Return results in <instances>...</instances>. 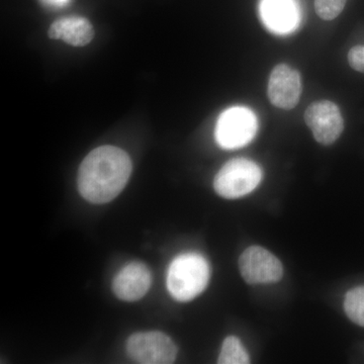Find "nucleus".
Returning <instances> with one entry per match:
<instances>
[{
  "mask_svg": "<svg viewBox=\"0 0 364 364\" xmlns=\"http://www.w3.org/2000/svg\"><path fill=\"white\" fill-rule=\"evenodd\" d=\"M127 354L136 363L170 364L176 361L177 347L162 332L135 333L126 344Z\"/></svg>",
  "mask_w": 364,
  "mask_h": 364,
  "instance_id": "obj_5",
  "label": "nucleus"
},
{
  "mask_svg": "<svg viewBox=\"0 0 364 364\" xmlns=\"http://www.w3.org/2000/svg\"><path fill=\"white\" fill-rule=\"evenodd\" d=\"M262 179V170L251 160H230L215 177V193L228 200L242 198L252 193Z\"/></svg>",
  "mask_w": 364,
  "mask_h": 364,
  "instance_id": "obj_3",
  "label": "nucleus"
},
{
  "mask_svg": "<svg viewBox=\"0 0 364 364\" xmlns=\"http://www.w3.org/2000/svg\"><path fill=\"white\" fill-rule=\"evenodd\" d=\"M42 1L47 4V6L61 7L68 4L70 0H42Z\"/></svg>",
  "mask_w": 364,
  "mask_h": 364,
  "instance_id": "obj_16",
  "label": "nucleus"
},
{
  "mask_svg": "<svg viewBox=\"0 0 364 364\" xmlns=\"http://www.w3.org/2000/svg\"><path fill=\"white\" fill-rule=\"evenodd\" d=\"M349 65L353 70L364 73V46H355L348 53Z\"/></svg>",
  "mask_w": 364,
  "mask_h": 364,
  "instance_id": "obj_15",
  "label": "nucleus"
},
{
  "mask_svg": "<svg viewBox=\"0 0 364 364\" xmlns=\"http://www.w3.org/2000/svg\"><path fill=\"white\" fill-rule=\"evenodd\" d=\"M301 79L299 71L287 64L275 66L268 80L267 95L270 102L279 109H293L301 95Z\"/></svg>",
  "mask_w": 364,
  "mask_h": 364,
  "instance_id": "obj_8",
  "label": "nucleus"
},
{
  "mask_svg": "<svg viewBox=\"0 0 364 364\" xmlns=\"http://www.w3.org/2000/svg\"><path fill=\"white\" fill-rule=\"evenodd\" d=\"M347 0H315L316 13L324 21H333L343 11Z\"/></svg>",
  "mask_w": 364,
  "mask_h": 364,
  "instance_id": "obj_14",
  "label": "nucleus"
},
{
  "mask_svg": "<svg viewBox=\"0 0 364 364\" xmlns=\"http://www.w3.org/2000/svg\"><path fill=\"white\" fill-rule=\"evenodd\" d=\"M50 39L62 40L74 47H85L95 37V31L87 18L71 16L55 21L48 32Z\"/></svg>",
  "mask_w": 364,
  "mask_h": 364,
  "instance_id": "obj_11",
  "label": "nucleus"
},
{
  "mask_svg": "<svg viewBox=\"0 0 364 364\" xmlns=\"http://www.w3.org/2000/svg\"><path fill=\"white\" fill-rule=\"evenodd\" d=\"M257 127V119L250 109L231 107L223 112L218 119L215 140L224 149H239L253 140Z\"/></svg>",
  "mask_w": 364,
  "mask_h": 364,
  "instance_id": "obj_4",
  "label": "nucleus"
},
{
  "mask_svg": "<svg viewBox=\"0 0 364 364\" xmlns=\"http://www.w3.org/2000/svg\"><path fill=\"white\" fill-rule=\"evenodd\" d=\"M249 363H250V358L240 340L235 336L227 337L223 343L218 363L247 364Z\"/></svg>",
  "mask_w": 364,
  "mask_h": 364,
  "instance_id": "obj_12",
  "label": "nucleus"
},
{
  "mask_svg": "<svg viewBox=\"0 0 364 364\" xmlns=\"http://www.w3.org/2000/svg\"><path fill=\"white\" fill-rule=\"evenodd\" d=\"M151 284L152 275L149 268L144 263L131 262L114 277L112 291L122 301H136L148 293Z\"/></svg>",
  "mask_w": 364,
  "mask_h": 364,
  "instance_id": "obj_9",
  "label": "nucleus"
},
{
  "mask_svg": "<svg viewBox=\"0 0 364 364\" xmlns=\"http://www.w3.org/2000/svg\"><path fill=\"white\" fill-rule=\"evenodd\" d=\"M306 126L314 138L322 145L329 146L343 133L344 119L339 107L330 100H320L309 105L305 112Z\"/></svg>",
  "mask_w": 364,
  "mask_h": 364,
  "instance_id": "obj_6",
  "label": "nucleus"
},
{
  "mask_svg": "<svg viewBox=\"0 0 364 364\" xmlns=\"http://www.w3.org/2000/svg\"><path fill=\"white\" fill-rule=\"evenodd\" d=\"M131 158L114 146L91 151L78 170V191L91 203H107L116 198L130 178Z\"/></svg>",
  "mask_w": 364,
  "mask_h": 364,
  "instance_id": "obj_1",
  "label": "nucleus"
},
{
  "mask_svg": "<svg viewBox=\"0 0 364 364\" xmlns=\"http://www.w3.org/2000/svg\"><path fill=\"white\" fill-rule=\"evenodd\" d=\"M344 310L352 322L364 327V287H354L346 294Z\"/></svg>",
  "mask_w": 364,
  "mask_h": 364,
  "instance_id": "obj_13",
  "label": "nucleus"
},
{
  "mask_svg": "<svg viewBox=\"0 0 364 364\" xmlns=\"http://www.w3.org/2000/svg\"><path fill=\"white\" fill-rule=\"evenodd\" d=\"M263 23L274 33H289L298 26L299 14L294 0H262Z\"/></svg>",
  "mask_w": 364,
  "mask_h": 364,
  "instance_id": "obj_10",
  "label": "nucleus"
},
{
  "mask_svg": "<svg viewBox=\"0 0 364 364\" xmlns=\"http://www.w3.org/2000/svg\"><path fill=\"white\" fill-rule=\"evenodd\" d=\"M210 279V267L200 254L184 253L172 261L167 272L166 284L172 298L189 301L205 291Z\"/></svg>",
  "mask_w": 364,
  "mask_h": 364,
  "instance_id": "obj_2",
  "label": "nucleus"
},
{
  "mask_svg": "<svg viewBox=\"0 0 364 364\" xmlns=\"http://www.w3.org/2000/svg\"><path fill=\"white\" fill-rule=\"evenodd\" d=\"M239 268L249 284H267L279 282L284 268L279 258L260 246H251L242 253Z\"/></svg>",
  "mask_w": 364,
  "mask_h": 364,
  "instance_id": "obj_7",
  "label": "nucleus"
}]
</instances>
